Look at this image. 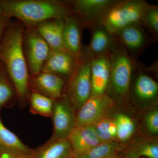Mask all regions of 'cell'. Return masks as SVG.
<instances>
[{
    "label": "cell",
    "mask_w": 158,
    "mask_h": 158,
    "mask_svg": "<svg viewBox=\"0 0 158 158\" xmlns=\"http://www.w3.org/2000/svg\"><path fill=\"white\" fill-rule=\"evenodd\" d=\"M141 25L151 35L153 39L158 37V6L148 4L141 20Z\"/></svg>",
    "instance_id": "25"
},
{
    "label": "cell",
    "mask_w": 158,
    "mask_h": 158,
    "mask_svg": "<svg viewBox=\"0 0 158 158\" xmlns=\"http://www.w3.org/2000/svg\"><path fill=\"white\" fill-rule=\"evenodd\" d=\"M4 14V12H3V9H2L1 6H0V16H2Z\"/></svg>",
    "instance_id": "31"
},
{
    "label": "cell",
    "mask_w": 158,
    "mask_h": 158,
    "mask_svg": "<svg viewBox=\"0 0 158 158\" xmlns=\"http://www.w3.org/2000/svg\"><path fill=\"white\" fill-rule=\"evenodd\" d=\"M117 134L116 138L119 141H127L135 131V125L131 118L123 114H117L115 117Z\"/></svg>",
    "instance_id": "26"
},
{
    "label": "cell",
    "mask_w": 158,
    "mask_h": 158,
    "mask_svg": "<svg viewBox=\"0 0 158 158\" xmlns=\"http://www.w3.org/2000/svg\"><path fill=\"white\" fill-rule=\"evenodd\" d=\"M31 155L21 154L17 153L4 152L0 153V158H31Z\"/></svg>",
    "instance_id": "30"
},
{
    "label": "cell",
    "mask_w": 158,
    "mask_h": 158,
    "mask_svg": "<svg viewBox=\"0 0 158 158\" xmlns=\"http://www.w3.org/2000/svg\"><path fill=\"white\" fill-rule=\"evenodd\" d=\"M17 100V93L5 66L0 62V107Z\"/></svg>",
    "instance_id": "21"
},
{
    "label": "cell",
    "mask_w": 158,
    "mask_h": 158,
    "mask_svg": "<svg viewBox=\"0 0 158 158\" xmlns=\"http://www.w3.org/2000/svg\"><path fill=\"white\" fill-rule=\"evenodd\" d=\"M4 14L14 18L26 27H34L48 20H64L72 15L66 1L0 0Z\"/></svg>",
    "instance_id": "2"
},
{
    "label": "cell",
    "mask_w": 158,
    "mask_h": 158,
    "mask_svg": "<svg viewBox=\"0 0 158 158\" xmlns=\"http://www.w3.org/2000/svg\"><path fill=\"white\" fill-rule=\"evenodd\" d=\"M118 0H66L72 15L85 28L100 23L109 10Z\"/></svg>",
    "instance_id": "7"
},
{
    "label": "cell",
    "mask_w": 158,
    "mask_h": 158,
    "mask_svg": "<svg viewBox=\"0 0 158 158\" xmlns=\"http://www.w3.org/2000/svg\"><path fill=\"white\" fill-rule=\"evenodd\" d=\"M140 23L131 25L114 34L116 41L131 56L136 59L145 49L153 39Z\"/></svg>",
    "instance_id": "9"
},
{
    "label": "cell",
    "mask_w": 158,
    "mask_h": 158,
    "mask_svg": "<svg viewBox=\"0 0 158 158\" xmlns=\"http://www.w3.org/2000/svg\"><path fill=\"white\" fill-rule=\"evenodd\" d=\"M64 25V20L53 19L46 21L33 28L44 39L51 50L66 51L63 40Z\"/></svg>",
    "instance_id": "17"
},
{
    "label": "cell",
    "mask_w": 158,
    "mask_h": 158,
    "mask_svg": "<svg viewBox=\"0 0 158 158\" xmlns=\"http://www.w3.org/2000/svg\"><path fill=\"white\" fill-rule=\"evenodd\" d=\"M30 111L32 113L45 117H51L54 100L41 94L31 91L29 97Z\"/></svg>",
    "instance_id": "22"
},
{
    "label": "cell",
    "mask_w": 158,
    "mask_h": 158,
    "mask_svg": "<svg viewBox=\"0 0 158 158\" xmlns=\"http://www.w3.org/2000/svg\"><path fill=\"white\" fill-rule=\"evenodd\" d=\"M75 156L100 144L94 126L75 127L67 137Z\"/></svg>",
    "instance_id": "16"
},
{
    "label": "cell",
    "mask_w": 158,
    "mask_h": 158,
    "mask_svg": "<svg viewBox=\"0 0 158 158\" xmlns=\"http://www.w3.org/2000/svg\"><path fill=\"white\" fill-rule=\"evenodd\" d=\"M143 67L141 65L134 82V94L140 100H152L157 97L158 83L149 75L142 72Z\"/></svg>",
    "instance_id": "19"
},
{
    "label": "cell",
    "mask_w": 158,
    "mask_h": 158,
    "mask_svg": "<svg viewBox=\"0 0 158 158\" xmlns=\"http://www.w3.org/2000/svg\"><path fill=\"white\" fill-rule=\"evenodd\" d=\"M11 18L4 14L0 16V43L11 22Z\"/></svg>",
    "instance_id": "29"
},
{
    "label": "cell",
    "mask_w": 158,
    "mask_h": 158,
    "mask_svg": "<svg viewBox=\"0 0 158 158\" xmlns=\"http://www.w3.org/2000/svg\"><path fill=\"white\" fill-rule=\"evenodd\" d=\"M33 150L6 127L0 119V153L11 152L30 155Z\"/></svg>",
    "instance_id": "20"
},
{
    "label": "cell",
    "mask_w": 158,
    "mask_h": 158,
    "mask_svg": "<svg viewBox=\"0 0 158 158\" xmlns=\"http://www.w3.org/2000/svg\"><path fill=\"white\" fill-rule=\"evenodd\" d=\"M110 55L99 56L89 59L91 83L90 96L106 93L110 79Z\"/></svg>",
    "instance_id": "12"
},
{
    "label": "cell",
    "mask_w": 158,
    "mask_h": 158,
    "mask_svg": "<svg viewBox=\"0 0 158 158\" xmlns=\"http://www.w3.org/2000/svg\"><path fill=\"white\" fill-rule=\"evenodd\" d=\"M77 61L66 51L51 50L41 71L55 74L63 79H68L73 73Z\"/></svg>",
    "instance_id": "14"
},
{
    "label": "cell",
    "mask_w": 158,
    "mask_h": 158,
    "mask_svg": "<svg viewBox=\"0 0 158 158\" xmlns=\"http://www.w3.org/2000/svg\"><path fill=\"white\" fill-rule=\"evenodd\" d=\"M91 95L90 60L83 56L78 60L73 73L67 80L63 95L74 110L78 111Z\"/></svg>",
    "instance_id": "5"
},
{
    "label": "cell",
    "mask_w": 158,
    "mask_h": 158,
    "mask_svg": "<svg viewBox=\"0 0 158 158\" xmlns=\"http://www.w3.org/2000/svg\"><path fill=\"white\" fill-rule=\"evenodd\" d=\"M133 158L144 156L148 158H158V145L156 143H146L140 145L134 152Z\"/></svg>",
    "instance_id": "27"
},
{
    "label": "cell",
    "mask_w": 158,
    "mask_h": 158,
    "mask_svg": "<svg viewBox=\"0 0 158 158\" xmlns=\"http://www.w3.org/2000/svg\"><path fill=\"white\" fill-rule=\"evenodd\" d=\"M24 53L31 77L41 71L51 49L34 28L25 27L23 36Z\"/></svg>",
    "instance_id": "6"
},
{
    "label": "cell",
    "mask_w": 158,
    "mask_h": 158,
    "mask_svg": "<svg viewBox=\"0 0 158 158\" xmlns=\"http://www.w3.org/2000/svg\"><path fill=\"white\" fill-rule=\"evenodd\" d=\"M25 26L11 21L0 43V62L5 66L17 93L21 107L27 105L31 94V76L24 53L23 36Z\"/></svg>",
    "instance_id": "1"
},
{
    "label": "cell",
    "mask_w": 158,
    "mask_h": 158,
    "mask_svg": "<svg viewBox=\"0 0 158 158\" xmlns=\"http://www.w3.org/2000/svg\"><path fill=\"white\" fill-rule=\"evenodd\" d=\"M110 57V79L107 91L118 98H126L134 73L140 64L118 43Z\"/></svg>",
    "instance_id": "3"
},
{
    "label": "cell",
    "mask_w": 158,
    "mask_h": 158,
    "mask_svg": "<svg viewBox=\"0 0 158 158\" xmlns=\"http://www.w3.org/2000/svg\"><path fill=\"white\" fill-rule=\"evenodd\" d=\"M65 86L64 79L50 73L41 71L30 77L31 92L36 91L54 101L62 97Z\"/></svg>",
    "instance_id": "13"
},
{
    "label": "cell",
    "mask_w": 158,
    "mask_h": 158,
    "mask_svg": "<svg viewBox=\"0 0 158 158\" xmlns=\"http://www.w3.org/2000/svg\"><path fill=\"white\" fill-rule=\"evenodd\" d=\"M84 28L80 21L73 15L64 20L63 33L64 47L66 51L77 60L83 57L81 39Z\"/></svg>",
    "instance_id": "15"
},
{
    "label": "cell",
    "mask_w": 158,
    "mask_h": 158,
    "mask_svg": "<svg viewBox=\"0 0 158 158\" xmlns=\"http://www.w3.org/2000/svg\"><path fill=\"white\" fill-rule=\"evenodd\" d=\"M94 127L101 143L115 141L117 128L115 118H110L106 116Z\"/></svg>",
    "instance_id": "24"
},
{
    "label": "cell",
    "mask_w": 158,
    "mask_h": 158,
    "mask_svg": "<svg viewBox=\"0 0 158 158\" xmlns=\"http://www.w3.org/2000/svg\"><path fill=\"white\" fill-rule=\"evenodd\" d=\"M90 29L91 38L89 44L83 46V56L90 59L111 54L118 44L114 36L101 23L92 26Z\"/></svg>",
    "instance_id": "11"
},
{
    "label": "cell",
    "mask_w": 158,
    "mask_h": 158,
    "mask_svg": "<svg viewBox=\"0 0 158 158\" xmlns=\"http://www.w3.org/2000/svg\"><path fill=\"white\" fill-rule=\"evenodd\" d=\"M74 110L65 97L54 101L51 117L52 119L53 132L51 140L67 138L75 127Z\"/></svg>",
    "instance_id": "10"
},
{
    "label": "cell",
    "mask_w": 158,
    "mask_h": 158,
    "mask_svg": "<svg viewBox=\"0 0 158 158\" xmlns=\"http://www.w3.org/2000/svg\"><path fill=\"white\" fill-rule=\"evenodd\" d=\"M149 3L144 0H118L100 23L112 35L126 27L141 23Z\"/></svg>",
    "instance_id": "4"
},
{
    "label": "cell",
    "mask_w": 158,
    "mask_h": 158,
    "mask_svg": "<svg viewBox=\"0 0 158 158\" xmlns=\"http://www.w3.org/2000/svg\"><path fill=\"white\" fill-rule=\"evenodd\" d=\"M114 100L106 93L91 96L78 110L75 127L94 126L106 116Z\"/></svg>",
    "instance_id": "8"
},
{
    "label": "cell",
    "mask_w": 158,
    "mask_h": 158,
    "mask_svg": "<svg viewBox=\"0 0 158 158\" xmlns=\"http://www.w3.org/2000/svg\"><path fill=\"white\" fill-rule=\"evenodd\" d=\"M68 138L51 140L33 150L31 158H75Z\"/></svg>",
    "instance_id": "18"
},
{
    "label": "cell",
    "mask_w": 158,
    "mask_h": 158,
    "mask_svg": "<svg viewBox=\"0 0 158 158\" xmlns=\"http://www.w3.org/2000/svg\"><path fill=\"white\" fill-rule=\"evenodd\" d=\"M119 149L116 141L104 142L75 158H115Z\"/></svg>",
    "instance_id": "23"
},
{
    "label": "cell",
    "mask_w": 158,
    "mask_h": 158,
    "mask_svg": "<svg viewBox=\"0 0 158 158\" xmlns=\"http://www.w3.org/2000/svg\"><path fill=\"white\" fill-rule=\"evenodd\" d=\"M145 124L147 130L153 134L158 133V111L156 109L149 111L145 116Z\"/></svg>",
    "instance_id": "28"
}]
</instances>
